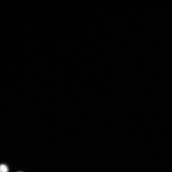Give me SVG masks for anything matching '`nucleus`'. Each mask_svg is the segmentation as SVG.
Here are the masks:
<instances>
[{
  "mask_svg": "<svg viewBox=\"0 0 172 172\" xmlns=\"http://www.w3.org/2000/svg\"><path fill=\"white\" fill-rule=\"evenodd\" d=\"M8 168L7 166L4 164L0 166V172H8Z\"/></svg>",
  "mask_w": 172,
  "mask_h": 172,
  "instance_id": "nucleus-1",
  "label": "nucleus"
},
{
  "mask_svg": "<svg viewBox=\"0 0 172 172\" xmlns=\"http://www.w3.org/2000/svg\"></svg>",
  "mask_w": 172,
  "mask_h": 172,
  "instance_id": "nucleus-2",
  "label": "nucleus"
}]
</instances>
